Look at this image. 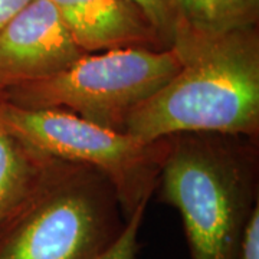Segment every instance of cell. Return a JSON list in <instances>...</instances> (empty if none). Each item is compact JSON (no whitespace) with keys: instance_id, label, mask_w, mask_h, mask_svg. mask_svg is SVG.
Masks as SVG:
<instances>
[{"instance_id":"obj_7","label":"cell","mask_w":259,"mask_h":259,"mask_svg":"<svg viewBox=\"0 0 259 259\" xmlns=\"http://www.w3.org/2000/svg\"><path fill=\"white\" fill-rule=\"evenodd\" d=\"M76 166L42 153L0 121V242Z\"/></svg>"},{"instance_id":"obj_13","label":"cell","mask_w":259,"mask_h":259,"mask_svg":"<svg viewBox=\"0 0 259 259\" xmlns=\"http://www.w3.org/2000/svg\"><path fill=\"white\" fill-rule=\"evenodd\" d=\"M30 2L32 0H0V28Z\"/></svg>"},{"instance_id":"obj_6","label":"cell","mask_w":259,"mask_h":259,"mask_svg":"<svg viewBox=\"0 0 259 259\" xmlns=\"http://www.w3.org/2000/svg\"><path fill=\"white\" fill-rule=\"evenodd\" d=\"M49 0H32L0 28V93L47 79L82 55Z\"/></svg>"},{"instance_id":"obj_12","label":"cell","mask_w":259,"mask_h":259,"mask_svg":"<svg viewBox=\"0 0 259 259\" xmlns=\"http://www.w3.org/2000/svg\"><path fill=\"white\" fill-rule=\"evenodd\" d=\"M238 259H259V203L255 204L248 221Z\"/></svg>"},{"instance_id":"obj_8","label":"cell","mask_w":259,"mask_h":259,"mask_svg":"<svg viewBox=\"0 0 259 259\" xmlns=\"http://www.w3.org/2000/svg\"><path fill=\"white\" fill-rule=\"evenodd\" d=\"M83 52L122 47L166 49L137 8L124 0H49Z\"/></svg>"},{"instance_id":"obj_3","label":"cell","mask_w":259,"mask_h":259,"mask_svg":"<svg viewBox=\"0 0 259 259\" xmlns=\"http://www.w3.org/2000/svg\"><path fill=\"white\" fill-rule=\"evenodd\" d=\"M170 49L122 47L83 52L47 79L0 93V100L22 108H56L124 133L130 114L180 71Z\"/></svg>"},{"instance_id":"obj_1","label":"cell","mask_w":259,"mask_h":259,"mask_svg":"<svg viewBox=\"0 0 259 259\" xmlns=\"http://www.w3.org/2000/svg\"><path fill=\"white\" fill-rule=\"evenodd\" d=\"M173 49L183 66L130 114L124 133L143 143L185 133L258 139V26Z\"/></svg>"},{"instance_id":"obj_4","label":"cell","mask_w":259,"mask_h":259,"mask_svg":"<svg viewBox=\"0 0 259 259\" xmlns=\"http://www.w3.org/2000/svg\"><path fill=\"white\" fill-rule=\"evenodd\" d=\"M0 121L48 156L93 167L110 180L127 219L150 202L168 140H140L56 108H22L0 100Z\"/></svg>"},{"instance_id":"obj_11","label":"cell","mask_w":259,"mask_h":259,"mask_svg":"<svg viewBox=\"0 0 259 259\" xmlns=\"http://www.w3.org/2000/svg\"><path fill=\"white\" fill-rule=\"evenodd\" d=\"M148 202L141 203L130 218H127L124 229L108 249L98 259H136L140 250V228L147 209Z\"/></svg>"},{"instance_id":"obj_2","label":"cell","mask_w":259,"mask_h":259,"mask_svg":"<svg viewBox=\"0 0 259 259\" xmlns=\"http://www.w3.org/2000/svg\"><path fill=\"white\" fill-rule=\"evenodd\" d=\"M156 190L176 209L192 259H238L258 200V139L170 136Z\"/></svg>"},{"instance_id":"obj_10","label":"cell","mask_w":259,"mask_h":259,"mask_svg":"<svg viewBox=\"0 0 259 259\" xmlns=\"http://www.w3.org/2000/svg\"><path fill=\"white\" fill-rule=\"evenodd\" d=\"M146 16L166 49L171 48L176 28V0H124Z\"/></svg>"},{"instance_id":"obj_5","label":"cell","mask_w":259,"mask_h":259,"mask_svg":"<svg viewBox=\"0 0 259 259\" xmlns=\"http://www.w3.org/2000/svg\"><path fill=\"white\" fill-rule=\"evenodd\" d=\"M110 180L78 166L0 242V259H98L124 229Z\"/></svg>"},{"instance_id":"obj_9","label":"cell","mask_w":259,"mask_h":259,"mask_svg":"<svg viewBox=\"0 0 259 259\" xmlns=\"http://www.w3.org/2000/svg\"><path fill=\"white\" fill-rule=\"evenodd\" d=\"M171 48L258 26L259 0H176Z\"/></svg>"}]
</instances>
